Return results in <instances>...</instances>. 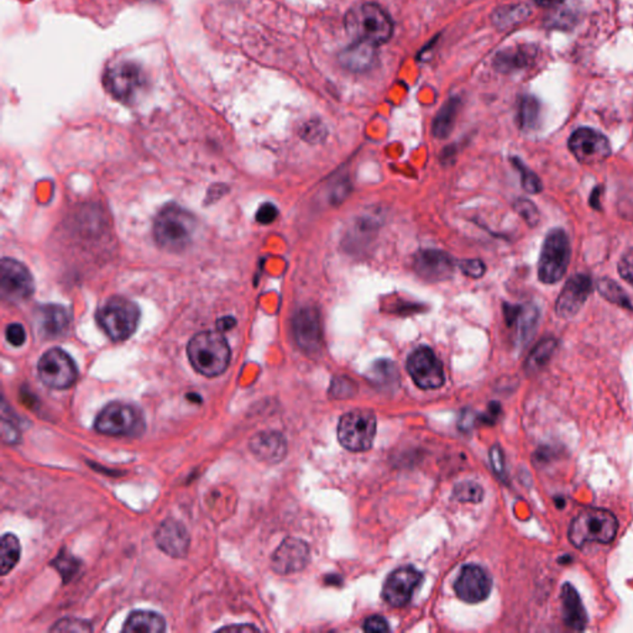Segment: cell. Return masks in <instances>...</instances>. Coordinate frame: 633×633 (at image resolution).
<instances>
[{
	"label": "cell",
	"instance_id": "cell-1",
	"mask_svg": "<svg viewBox=\"0 0 633 633\" xmlns=\"http://www.w3.org/2000/svg\"><path fill=\"white\" fill-rule=\"evenodd\" d=\"M187 354L194 370L207 377L221 375L230 366V344L220 330L195 334L188 343Z\"/></svg>",
	"mask_w": 633,
	"mask_h": 633
},
{
	"label": "cell",
	"instance_id": "cell-2",
	"mask_svg": "<svg viewBox=\"0 0 633 633\" xmlns=\"http://www.w3.org/2000/svg\"><path fill=\"white\" fill-rule=\"evenodd\" d=\"M195 218L177 204H167L154 222V237L158 247L165 250H184L191 243L195 231Z\"/></svg>",
	"mask_w": 633,
	"mask_h": 633
},
{
	"label": "cell",
	"instance_id": "cell-3",
	"mask_svg": "<svg viewBox=\"0 0 633 633\" xmlns=\"http://www.w3.org/2000/svg\"><path fill=\"white\" fill-rule=\"evenodd\" d=\"M619 521L614 513L604 509H588L570 523L568 538L576 548L590 542L609 545L616 538Z\"/></svg>",
	"mask_w": 633,
	"mask_h": 633
},
{
	"label": "cell",
	"instance_id": "cell-4",
	"mask_svg": "<svg viewBox=\"0 0 633 633\" xmlns=\"http://www.w3.org/2000/svg\"><path fill=\"white\" fill-rule=\"evenodd\" d=\"M348 32L357 40L379 46L389 41L393 32V20L376 5H363L351 9L346 18Z\"/></svg>",
	"mask_w": 633,
	"mask_h": 633
},
{
	"label": "cell",
	"instance_id": "cell-5",
	"mask_svg": "<svg viewBox=\"0 0 633 633\" xmlns=\"http://www.w3.org/2000/svg\"><path fill=\"white\" fill-rule=\"evenodd\" d=\"M140 311L124 297H113L99 308L98 326L112 340H127L137 330Z\"/></svg>",
	"mask_w": 633,
	"mask_h": 633
},
{
	"label": "cell",
	"instance_id": "cell-6",
	"mask_svg": "<svg viewBox=\"0 0 633 633\" xmlns=\"http://www.w3.org/2000/svg\"><path fill=\"white\" fill-rule=\"evenodd\" d=\"M572 248L565 231H549L538 261V277L543 284H556L568 270Z\"/></svg>",
	"mask_w": 633,
	"mask_h": 633
},
{
	"label": "cell",
	"instance_id": "cell-7",
	"mask_svg": "<svg viewBox=\"0 0 633 633\" xmlns=\"http://www.w3.org/2000/svg\"><path fill=\"white\" fill-rule=\"evenodd\" d=\"M376 417L370 411L357 410L344 414L338 426V439L350 452H366L376 436Z\"/></svg>",
	"mask_w": 633,
	"mask_h": 633
},
{
	"label": "cell",
	"instance_id": "cell-8",
	"mask_svg": "<svg viewBox=\"0 0 633 633\" xmlns=\"http://www.w3.org/2000/svg\"><path fill=\"white\" fill-rule=\"evenodd\" d=\"M95 427L97 432L107 436H138L145 429V420L137 407L111 402L99 412Z\"/></svg>",
	"mask_w": 633,
	"mask_h": 633
},
{
	"label": "cell",
	"instance_id": "cell-9",
	"mask_svg": "<svg viewBox=\"0 0 633 633\" xmlns=\"http://www.w3.org/2000/svg\"><path fill=\"white\" fill-rule=\"evenodd\" d=\"M103 82L113 98L129 103L145 88L147 77L134 62H121L107 69Z\"/></svg>",
	"mask_w": 633,
	"mask_h": 633
},
{
	"label": "cell",
	"instance_id": "cell-10",
	"mask_svg": "<svg viewBox=\"0 0 633 633\" xmlns=\"http://www.w3.org/2000/svg\"><path fill=\"white\" fill-rule=\"evenodd\" d=\"M40 380L50 389H69L78 377L77 366L66 351L52 348L46 351L38 366Z\"/></svg>",
	"mask_w": 633,
	"mask_h": 633
},
{
	"label": "cell",
	"instance_id": "cell-11",
	"mask_svg": "<svg viewBox=\"0 0 633 633\" xmlns=\"http://www.w3.org/2000/svg\"><path fill=\"white\" fill-rule=\"evenodd\" d=\"M32 275L25 265L5 258L0 265V294L6 303H23L34 294Z\"/></svg>",
	"mask_w": 633,
	"mask_h": 633
},
{
	"label": "cell",
	"instance_id": "cell-12",
	"mask_svg": "<svg viewBox=\"0 0 633 633\" xmlns=\"http://www.w3.org/2000/svg\"><path fill=\"white\" fill-rule=\"evenodd\" d=\"M407 371L414 384L422 390H436L444 385L442 361L429 347H420L407 360Z\"/></svg>",
	"mask_w": 633,
	"mask_h": 633
},
{
	"label": "cell",
	"instance_id": "cell-13",
	"mask_svg": "<svg viewBox=\"0 0 633 633\" xmlns=\"http://www.w3.org/2000/svg\"><path fill=\"white\" fill-rule=\"evenodd\" d=\"M569 150L580 164L595 165L611 157V145L601 132L590 128H579L568 142Z\"/></svg>",
	"mask_w": 633,
	"mask_h": 633
},
{
	"label": "cell",
	"instance_id": "cell-14",
	"mask_svg": "<svg viewBox=\"0 0 633 633\" xmlns=\"http://www.w3.org/2000/svg\"><path fill=\"white\" fill-rule=\"evenodd\" d=\"M293 333L298 348L307 356L314 357L323 348V331L320 312L314 307L297 311L293 320Z\"/></svg>",
	"mask_w": 633,
	"mask_h": 633
},
{
	"label": "cell",
	"instance_id": "cell-15",
	"mask_svg": "<svg viewBox=\"0 0 633 633\" xmlns=\"http://www.w3.org/2000/svg\"><path fill=\"white\" fill-rule=\"evenodd\" d=\"M422 578V573L413 566H403L395 570L384 585V599L393 608L406 605L412 598L414 590L419 588Z\"/></svg>",
	"mask_w": 633,
	"mask_h": 633
},
{
	"label": "cell",
	"instance_id": "cell-16",
	"mask_svg": "<svg viewBox=\"0 0 633 633\" xmlns=\"http://www.w3.org/2000/svg\"><path fill=\"white\" fill-rule=\"evenodd\" d=\"M592 293V281L588 275L578 274L570 277L556 300V316L565 320L574 317L584 306Z\"/></svg>",
	"mask_w": 633,
	"mask_h": 633
},
{
	"label": "cell",
	"instance_id": "cell-17",
	"mask_svg": "<svg viewBox=\"0 0 633 633\" xmlns=\"http://www.w3.org/2000/svg\"><path fill=\"white\" fill-rule=\"evenodd\" d=\"M493 588V580L482 566L466 565L456 580L454 589L463 601L477 604L487 599Z\"/></svg>",
	"mask_w": 633,
	"mask_h": 633
},
{
	"label": "cell",
	"instance_id": "cell-18",
	"mask_svg": "<svg viewBox=\"0 0 633 633\" xmlns=\"http://www.w3.org/2000/svg\"><path fill=\"white\" fill-rule=\"evenodd\" d=\"M310 562V547L297 538H286L275 551L271 565L277 574L288 575L301 572Z\"/></svg>",
	"mask_w": 633,
	"mask_h": 633
},
{
	"label": "cell",
	"instance_id": "cell-19",
	"mask_svg": "<svg viewBox=\"0 0 633 633\" xmlns=\"http://www.w3.org/2000/svg\"><path fill=\"white\" fill-rule=\"evenodd\" d=\"M416 274L430 283L448 280L454 271V261L446 251L427 249L416 254L413 260Z\"/></svg>",
	"mask_w": 633,
	"mask_h": 633
},
{
	"label": "cell",
	"instance_id": "cell-20",
	"mask_svg": "<svg viewBox=\"0 0 633 633\" xmlns=\"http://www.w3.org/2000/svg\"><path fill=\"white\" fill-rule=\"evenodd\" d=\"M503 314L507 326L515 330L517 344L523 346L529 343L538 323V308L532 303L505 304Z\"/></svg>",
	"mask_w": 633,
	"mask_h": 633
},
{
	"label": "cell",
	"instance_id": "cell-21",
	"mask_svg": "<svg viewBox=\"0 0 633 633\" xmlns=\"http://www.w3.org/2000/svg\"><path fill=\"white\" fill-rule=\"evenodd\" d=\"M158 547L172 558H185L190 548V536L182 523L175 520H166L158 527L157 535Z\"/></svg>",
	"mask_w": 633,
	"mask_h": 633
},
{
	"label": "cell",
	"instance_id": "cell-22",
	"mask_svg": "<svg viewBox=\"0 0 633 633\" xmlns=\"http://www.w3.org/2000/svg\"><path fill=\"white\" fill-rule=\"evenodd\" d=\"M560 601H562L563 621L566 628L574 631H584L588 626V614L579 592L570 583L563 584L560 590Z\"/></svg>",
	"mask_w": 633,
	"mask_h": 633
},
{
	"label": "cell",
	"instance_id": "cell-23",
	"mask_svg": "<svg viewBox=\"0 0 633 633\" xmlns=\"http://www.w3.org/2000/svg\"><path fill=\"white\" fill-rule=\"evenodd\" d=\"M250 449L261 462L276 464L286 457L287 442L281 433H258L251 439Z\"/></svg>",
	"mask_w": 633,
	"mask_h": 633
},
{
	"label": "cell",
	"instance_id": "cell-24",
	"mask_svg": "<svg viewBox=\"0 0 633 633\" xmlns=\"http://www.w3.org/2000/svg\"><path fill=\"white\" fill-rule=\"evenodd\" d=\"M36 323L40 333L45 337L59 338L68 330L71 318L65 307L59 304H44L36 311Z\"/></svg>",
	"mask_w": 633,
	"mask_h": 633
},
{
	"label": "cell",
	"instance_id": "cell-25",
	"mask_svg": "<svg viewBox=\"0 0 633 633\" xmlns=\"http://www.w3.org/2000/svg\"><path fill=\"white\" fill-rule=\"evenodd\" d=\"M376 59V46L370 42L357 40L340 54V64L350 71H366Z\"/></svg>",
	"mask_w": 633,
	"mask_h": 633
},
{
	"label": "cell",
	"instance_id": "cell-26",
	"mask_svg": "<svg viewBox=\"0 0 633 633\" xmlns=\"http://www.w3.org/2000/svg\"><path fill=\"white\" fill-rule=\"evenodd\" d=\"M122 631L131 633H158L166 631L165 619L157 612L134 611L129 616Z\"/></svg>",
	"mask_w": 633,
	"mask_h": 633
},
{
	"label": "cell",
	"instance_id": "cell-27",
	"mask_svg": "<svg viewBox=\"0 0 633 633\" xmlns=\"http://www.w3.org/2000/svg\"><path fill=\"white\" fill-rule=\"evenodd\" d=\"M460 101L458 98H450L449 101L443 105L433 122L432 131L434 137L442 139V140L449 137L450 132L453 131L454 125H456Z\"/></svg>",
	"mask_w": 633,
	"mask_h": 633
},
{
	"label": "cell",
	"instance_id": "cell-28",
	"mask_svg": "<svg viewBox=\"0 0 633 633\" xmlns=\"http://www.w3.org/2000/svg\"><path fill=\"white\" fill-rule=\"evenodd\" d=\"M535 59V52L527 48L507 49L497 55L495 66L499 71L512 72L527 68Z\"/></svg>",
	"mask_w": 633,
	"mask_h": 633
},
{
	"label": "cell",
	"instance_id": "cell-29",
	"mask_svg": "<svg viewBox=\"0 0 633 633\" xmlns=\"http://www.w3.org/2000/svg\"><path fill=\"white\" fill-rule=\"evenodd\" d=\"M376 231L377 223L375 221L366 217L360 218L348 233L346 244L350 250L360 249V247L363 248L364 245L369 244L373 240Z\"/></svg>",
	"mask_w": 633,
	"mask_h": 633
},
{
	"label": "cell",
	"instance_id": "cell-30",
	"mask_svg": "<svg viewBox=\"0 0 633 633\" xmlns=\"http://www.w3.org/2000/svg\"><path fill=\"white\" fill-rule=\"evenodd\" d=\"M556 348V340L555 338H546L539 341L529 354L526 361V370L529 374H536L541 371L543 367L551 360Z\"/></svg>",
	"mask_w": 633,
	"mask_h": 633
},
{
	"label": "cell",
	"instance_id": "cell-31",
	"mask_svg": "<svg viewBox=\"0 0 633 633\" xmlns=\"http://www.w3.org/2000/svg\"><path fill=\"white\" fill-rule=\"evenodd\" d=\"M20 552H22V547L19 539L13 533H5L2 537V562H0L2 575L8 574L10 570L18 565Z\"/></svg>",
	"mask_w": 633,
	"mask_h": 633
},
{
	"label": "cell",
	"instance_id": "cell-32",
	"mask_svg": "<svg viewBox=\"0 0 633 633\" xmlns=\"http://www.w3.org/2000/svg\"><path fill=\"white\" fill-rule=\"evenodd\" d=\"M369 379L377 385H393L399 381V371L393 361L379 360L371 367Z\"/></svg>",
	"mask_w": 633,
	"mask_h": 633
},
{
	"label": "cell",
	"instance_id": "cell-33",
	"mask_svg": "<svg viewBox=\"0 0 633 633\" xmlns=\"http://www.w3.org/2000/svg\"><path fill=\"white\" fill-rule=\"evenodd\" d=\"M541 105L536 98L525 97L520 104L519 122L523 131H532L538 124Z\"/></svg>",
	"mask_w": 633,
	"mask_h": 633
},
{
	"label": "cell",
	"instance_id": "cell-34",
	"mask_svg": "<svg viewBox=\"0 0 633 633\" xmlns=\"http://www.w3.org/2000/svg\"><path fill=\"white\" fill-rule=\"evenodd\" d=\"M454 499L460 502L479 503L484 497L483 487L473 482H464L454 487Z\"/></svg>",
	"mask_w": 633,
	"mask_h": 633
},
{
	"label": "cell",
	"instance_id": "cell-35",
	"mask_svg": "<svg viewBox=\"0 0 633 633\" xmlns=\"http://www.w3.org/2000/svg\"><path fill=\"white\" fill-rule=\"evenodd\" d=\"M512 164L521 175V182L523 190L531 194H539L543 190L541 180L535 172L529 170V167L520 158H512Z\"/></svg>",
	"mask_w": 633,
	"mask_h": 633
},
{
	"label": "cell",
	"instance_id": "cell-36",
	"mask_svg": "<svg viewBox=\"0 0 633 633\" xmlns=\"http://www.w3.org/2000/svg\"><path fill=\"white\" fill-rule=\"evenodd\" d=\"M513 208L517 212V214L526 222L529 227H536L539 223V212L536 204L526 198H520L513 204Z\"/></svg>",
	"mask_w": 633,
	"mask_h": 633
},
{
	"label": "cell",
	"instance_id": "cell-37",
	"mask_svg": "<svg viewBox=\"0 0 633 633\" xmlns=\"http://www.w3.org/2000/svg\"><path fill=\"white\" fill-rule=\"evenodd\" d=\"M52 632H88L92 631L91 625L88 622L82 621L78 619H64L61 621L56 622Z\"/></svg>",
	"mask_w": 633,
	"mask_h": 633
},
{
	"label": "cell",
	"instance_id": "cell-38",
	"mask_svg": "<svg viewBox=\"0 0 633 633\" xmlns=\"http://www.w3.org/2000/svg\"><path fill=\"white\" fill-rule=\"evenodd\" d=\"M78 565V560H76L74 556L69 555H59L58 558L54 560V563H52V565L58 568L65 580L71 578V576L77 572Z\"/></svg>",
	"mask_w": 633,
	"mask_h": 633
},
{
	"label": "cell",
	"instance_id": "cell-39",
	"mask_svg": "<svg viewBox=\"0 0 633 633\" xmlns=\"http://www.w3.org/2000/svg\"><path fill=\"white\" fill-rule=\"evenodd\" d=\"M529 15V9L526 6H517V8L502 10L499 12V18L497 22L502 23L503 25L515 24L517 22H522L523 19L527 18Z\"/></svg>",
	"mask_w": 633,
	"mask_h": 633
},
{
	"label": "cell",
	"instance_id": "cell-40",
	"mask_svg": "<svg viewBox=\"0 0 633 633\" xmlns=\"http://www.w3.org/2000/svg\"><path fill=\"white\" fill-rule=\"evenodd\" d=\"M5 338L13 347H22L26 341V331L24 327L19 323H12L6 327Z\"/></svg>",
	"mask_w": 633,
	"mask_h": 633
},
{
	"label": "cell",
	"instance_id": "cell-41",
	"mask_svg": "<svg viewBox=\"0 0 633 633\" xmlns=\"http://www.w3.org/2000/svg\"><path fill=\"white\" fill-rule=\"evenodd\" d=\"M460 270L466 276L480 278L485 275L486 267L482 260H464L459 265Z\"/></svg>",
	"mask_w": 633,
	"mask_h": 633
},
{
	"label": "cell",
	"instance_id": "cell-42",
	"mask_svg": "<svg viewBox=\"0 0 633 633\" xmlns=\"http://www.w3.org/2000/svg\"><path fill=\"white\" fill-rule=\"evenodd\" d=\"M619 276L633 286V249L624 254L619 263Z\"/></svg>",
	"mask_w": 633,
	"mask_h": 633
},
{
	"label": "cell",
	"instance_id": "cell-43",
	"mask_svg": "<svg viewBox=\"0 0 633 633\" xmlns=\"http://www.w3.org/2000/svg\"><path fill=\"white\" fill-rule=\"evenodd\" d=\"M278 210L273 203H264L257 212V221L260 224H271L276 221Z\"/></svg>",
	"mask_w": 633,
	"mask_h": 633
},
{
	"label": "cell",
	"instance_id": "cell-44",
	"mask_svg": "<svg viewBox=\"0 0 633 633\" xmlns=\"http://www.w3.org/2000/svg\"><path fill=\"white\" fill-rule=\"evenodd\" d=\"M364 629L366 632H389V624L385 619L381 618V616H371L364 622Z\"/></svg>",
	"mask_w": 633,
	"mask_h": 633
},
{
	"label": "cell",
	"instance_id": "cell-45",
	"mask_svg": "<svg viewBox=\"0 0 633 633\" xmlns=\"http://www.w3.org/2000/svg\"><path fill=\"white\" fill-rule=\"evenodd\" d=\"M323 134V128H321L320 122H308L307 127L303 131V138L311 142L320 141Z\"/></svg>",
	"mask_w": 633,
	"mask_h": 633
},
{
	"label": "cell",
	"instance_id": "cell-46",
	"mask_svg": "<svg viewBox=\"0 0 633 633\" xmlns=\"http://www.w3.org/2000/svg\"><path fill=\"white\" fill-rule=\"evenodd\" d=\"M490 458H492L493 470H495L497 476L505 475V462H503V454L500 447H493Z\"/></svg>",
	"mask_w": 633,
	"mask_h": 633
},
{
	"label": "cell",
	"instance_id": "cell-47",
	"mask_svg": "<svg viewBox=\"0 0 633 633\" xmlns=\"http://www.w3.org/2000/svg\"><path fill=\"white\" fill-rule=\"evenodd\" d=\"M348 192H349V184L348 182H339V185L334 187L333 194H330V201L333 203L343 202L348 195Z\"/></svg>",
	"mask_w": 633,
	"mask_h": 633
},
{
	"label": "cell",
	"instance_id": "cell-48",
	"mask_svg": "<svg viewBox=\"0 0 633 633\" xmlns=\"http://www.w3.org/2000/svg\"><path fill=\"white\" fill-rule=\"evenodd\" d=\"M420 306L419 304H414V303H406V301H401V303H397V307L395 308V312L393 313H399V314H404V313H414V312H419L420 311Z\"/></svg>",
	"mask_w": 633,
	"mask_h": 633
},
{
	"label": "cell",
	"instance_id": "cell-49",
	"mask_svg": "<svg viewBox=\"0 0 633 633\" xmlns=\"http://www.w3.org/2000/svg\"><path fill=\"white\" fill-rule=\"evenodd\" d=\"M235 324H237V321H235L233 317L221 318V320L218 321V323H217L218 330H220V331L231 330V328L235 327Z\"/></svg>",
	"mask_w": 633,
	"mask_h": 633
},
{
	"label": "cell",
	"instance_id": "cell-50",
	"mask_svg": "<svg viewBox=\"0 0 633 633\" xmlns=\"http://www.w3.org/2000/svg\"><path fill=\"white\" fill-rule=\"evenodd\" d=\"M221 631H258L257 628L254 626H230V628H221Z\"/></svg>",
	"mask_w": 633,
	"mask_h": 633
},
{
	"label": "cell",
	"instance_id": "cell-51",
	"mask_svg": "<svg viewBox=\"0 0 633 633\" xmlns=\"http://www.w3.org/2000/svg\"><path fill=\"white\" fill-rule=\"evenodd\" d=\"M535 2L537 5L542 6V8H552V6L560 5L563 0H535Z\"/></svg>",
	"mask_w": 633,
	"mask_h": 633
},
{
	"label": "cell",
	"instance_id": "cell-52",
	"mask_svg": "<svg viewBox=\"0 0 633 633\" xmlns=\"http://www.w3.org/2000/svg\"><path fill=\"white\" fill-rule=\"evenodd\" d=\"M598 190H599V188H596L595 192H592V200H590V202H592V207L596 208V210H599V207H598V204H599L598 195H599L600 194H599V191H598Z\"/></svg>",
	"mask_w": 633,
	"mask_h": 633
}]
</instances>
